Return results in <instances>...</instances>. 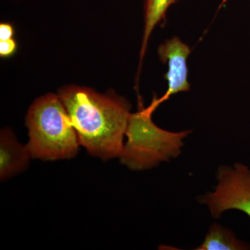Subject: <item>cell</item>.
Segmentation results:
<instances>
[{
    "mask_svg": "<svg viewBox=\"0 0 250 250\" xmlns=\"http://www.w3.org/2000/svg\"><path fill=\"white\" fill-rule=\"evenodd\" d=\"M191 49L177 36L166 41L158 49L159 58L163 62H167L168 70L164 77L168 83L166 93L161 98H153L149 107L155 111L161 104L167 101L172 95L180 92L188 91L190 85L188 80L187 59Z\"/></svg>",
    "mask_w": 250,
    "mask_h": 250,
    "instance_id": "5",
    "label": "cell"
},
{
    "mask_svg": "<svg viewBox=\"0 0 250 250\" xmlns=\"http://www.w3.org/2000/svg\"><path fill=\"white\" fill-rule=\"evenodd\" d=\"M32 159L27 146H22L11 129L0 134V180L5 182L27 168Z\"/></svg>",
    "mask_w": 250,
    "mask_h": 250,
    "instance_id": "6",
    "label": "cell"
},
{
    "mask_svg": "<svg viewBox=\"0 0 250 250\" xmlns=\"http://www.w3.org/2000/svg\"><path fill=\"white\" fill-rule=\"evenodd\" d=\"M16 49V42L13 39L0 41V56L8 57L14 53Z\"/></svg>",
    "mask_w": 250,
    "mask_h": 250,
    "instance_id": "9",
    "label": "cell"
},
{
    "mask_svg": "<svg viewBox=\"0 0 250 250\" xmlns=\"http://www.w3.org/2000/svg\"><path fill=\"white\" fill-rule=\"evenodd\" d=\"M139 111L131 113L128 121L123 151V165L131 170H149L182 154L184 139L191 130L172 132L161 129L152 120L154 111L139 101Z\"/></svg>",
    "mask_w": 250,
    "mask_h": 250,
    "instance_id": "3",
    "label": "cell"
},
{
    "mask_svg": "<svg viewBox=\"0 0 250 250\" xmlns=\"http://www.w3.org/2000/svg\"><path fill=\"white\" fill-rule=\"evenodd\" d=\"M195 250H247L250 246L238 238L232 230L215 223L210 225L203 243Z\"/></svg>",
    "mask_w": 250,
    "mask_h": 250,
    "instance_id": "7",
    "label": "cell"
},
{
    "mask_svg": "<svg viewBox=\"0 0 250 250\" xmlns=\"http://www.w3.org/2000/svg\"><path fill=\"white\" fill-rule=\"evenodd\" d=\"M218 184L211 192L199 198L208 207L210 215L220 218L224 212L238 210L250 218V169L236 163L233 166L223 165L216 172Z\"/></svg>",
    "mask_w": 250,
    "mask_h": 250,
    "instance_id": "4",
    "label": "cell"
},
{
    "mask_svg": "<svg viewBox=\"0 0 250 250\" xmlns=\"http://www.w3.org/2000/svg\"><path fill=\"white\" fill-rule=\"evenodd\" d=\"M14 29L8 23H1L0 24V41L9 40L12 39Z\"/></svg>",
    "mask_w": 250,
    "mask_h": 250,
    "instance_id": "10",
    "label": "cell"
},
{
    "mask_svg": "<svg viewBox=\"0 0 250 250\" xmlns=\"http://www.w3.org/2000/svg\"><path fill=\"white\" fill-rule=\"evenodd\" d=\"M32 159L42 161L70 159L80 149L76 131L59 95L49 93L31 105L26 116Z\"/></svg>",
    "mask_w": 250,
    "mask_h": 250,
    "instance_id": "2",
    "label": "cell"
},
{
    "mask_svg": "<svg viewBox=\"0 0 250 250\" xmlns=\"http://www.w3.org/2000/svg\"><path fill=\"white\" fill-rule=\"evenodd\" d=\"M80 146L102 160L119 158L130 114L129 103L116 95H103L85 87L59 90Z\"/></svg>",
    "mask_w": 250,
    "mask_h": 250,
    "instance_id": "1",
    "label": "cell"
},
{
    "mask_svg": "<svg viewBox=\"0 0 250 250\" xmlns=\"http://www.w3.org/2000/svg\"><path fill=\"white\" fill-rule=\"evenodd\" d=\"M177 1V0H146L145 6L144 31L140 54L139 70H141L149 37L153 30L157 24L166 19L167 9Z\"/></svg>",
    "mask_w": 250,
    "mask_h": 250,
    "instance_id": "8",
    "label": "cell"
}]
</instances>
